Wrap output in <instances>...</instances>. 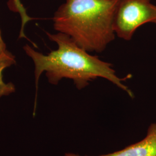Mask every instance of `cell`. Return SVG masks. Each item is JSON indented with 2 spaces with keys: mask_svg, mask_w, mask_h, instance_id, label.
<instances>
[{
  "mask_svg": "<svg viewBox=\"0 0 156 156\" xmlns=\"http://www.w3.org/2000/svg\"><path fill=\"white\" fill-rule=\"evenodd\" d=\"M46 34L50 41L57 44L56 50L44 55L28 45L23 47L35 66L37 89L41 75L45 73L50 83L57 84L63 78L70 79L79 90L86 87L93 80L104 78L126 91L131 98H134L133 93L123 83V81L131 77L130 75L119 78L111 63L90 54L65 34L46 32Z\"/></svg>",
  "mask_w": 156,
  "mask_h": 156,
  "instance_id": "6da1fadb",
  "label": "cell"
},
{
  "mask_svg": "<svg viewBox=\"0 0 156 156\" xmlns=\"http://www.w3.org/2000/svg\"><path fill=\"white\" fill-rule=\"evenodd\" d=\"M119 0H66L55 12L53 27L89 52L101 53L115 38Z\"/></svg>",
  "mask_w": 156,
  "mask_h": 156,
  "instance_id": "7a4b0ae2",
  "label": "cell"
},
{
  "mask_svg": "<svg viewBox=\"0 0 156 156\" xmlns=\"http://www.w3.org/2000/svg\"><path fill=\"white\" fill-rule=\"evenodd\" d=\"M147 23L156 24V5L151 0H119L113 20L119 38L131 40L137 28Z\"/></svg>",
  "mask_w": 156,
  "mask_h": 156,
  "instance_id": "3957f363",
  "label": "cell"
},
{
  "mask_svg": "<svg viewBox=\"0 0 156 156\" xmlns=\"http://www.w3.org/2000/svg\"><path fill=\"white\" fill-rule=\"evenodd\" d=\"M65 156H82L66 153ZM98 156H156V123L151 124L146 136L140 142L121 151Z\"/></svg>",
  "mask_w": 156,
  "mask_h": 156,
  "instance_id": "277c9868",
  "label": "cell"
},
{
  "mask_svg": "<svg viewBox=\"0 0 156 156\" xmlns=\"http://www.w3.org/2000/svg\"><path fill=\"white\" fill-rule=\"evenodd\" d=\"M16 62L15 57L8 51L0 55V97L8 95L15 91V87L12 83H5L3 79V72L6 68Z\"/></svg>",
  "mask_w": 156,
  "mask_h": 156,
  "instance_id": "5b68a950",
  "label": "cell"
},
{
  "mask_svg": "<svg viewBox=\"0 0 156 156\" xmlns=\"http://www.w3.org/2000/svg\"><path fill=\"white\" fill-rule=\"evenodd\" d=\"M7 5L8 8L13 12L16 13H19L20 15L21 19H22V27H21V30L20 33L19 35V38H24L26 39H28L27 37L25 35L24 33V28L26 24L29 22L31 20H33L34 19V18H32L31 17L29 16L27 11L23 6L20 0H8L7 2ZM28 41L30 42H33L30 40L28 39Z\"/></svg>",
  "mask_w": 156,
  "mask_h": 156,
  "instance_id": "8992f818",
  "label": "cell"
},
{
  "mask_svg": "<svg viewBox=\"0 0 156 156\" xmlns=\"http://www.w3.org/2000/svg\"><path fill=\"white\" fill-rule=\"evenodd\" d=\"M6 51V49L5 44L4 42L3 39L2 38L1 33V31H0V55H1L2 53H3L4 52H5Z\"/></svg>",
  "mask_w": 156,
  "mask_h": 156,
  "instance_id": "52a82bcc",
  "label": "cell"
}]
</instances>
